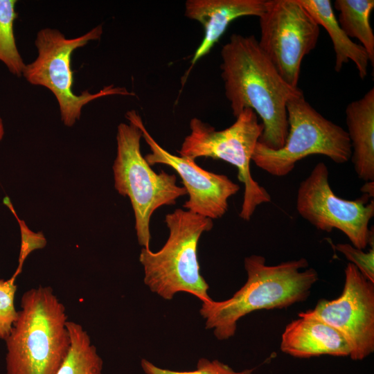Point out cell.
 Wrapping results in <instances>:
<instances>
[{"label":"cell","instance_id":"6da1fadb","mask_svg":"<svg viewBox=\"0 0 374 374\" xmlns=\"http://www.w3.org/2000/svg\"><path fill=\"white\" fill-rule=\"evenodd\" d=\"M224 93L235 118L251 109L262 120L258 142L280 149L288 133L287 103L303 91L287 84L260 48L254 35L232 34L220 52Z\"/></svg>","mask_w":374,"mask_h":374},{"label":"cell","instance_id":"7a4b0ae2","mask_svg":"<svg viewBox=\"0 0 374 374\" xmlns=\"http://www.w3.org/2000/svg\"><path fill=\"white\" fill-rule=\"evenodd\" d=\"M301 258L276 265L266 264L265 257L253 254L244 260L247 279L230 299L202 302L199 313L206 329L213 330L218 340L234 336L238 321L257 310L282 309L305 301L319 280L314 268H307Z\"/></svg>","mask_w":374,"mask_h":374},{"label":"cell","instance_id":"3957f363","mask_svg":"<svg viewBox=\"0 0 374 374\" xmlns=\"http://www.w3.org/2000/svg\"><path fill=\"white\" fill-rule=\"evenodd\" d=\"M64 305L52 287L25 292L4 339L6 374H55L71 345Z\"/></svg>","mask_w":374,"mask_h":374},{"label":"cell","instance_id":"277c9868","mask_svg":"<svg viewBox=\"0 0 374 374\" xmlns=\"http://www.w3.org/2000/svg\"><path fill=\"white\" fill-rule=\"evenodd\" d=\"M164 221L169 235L163 247L157 252L142 248L139 255L144 283L166 300L182 292L202 302L211 301L209 286L200 274L197 247L202 234L212 229L213 220L177 208Z\"/></svg>","mask_w":374,"mask_h":374},{"label":"cell","instance_id":"5b68a950","mask_svg":"<svg viewBox=\"0 0 374 374\" xmlns=\"http://www.w3.org/2000/svg\"><path fill=\"white\" fill-rule=\"evenodd\" d=\"M141 130L134 123L118 125L113 172L115 189L130 200L138 242L148 249L153 213L161 206L175 204L187 192L184 186L177 184L175 175L164 171L156 173L151 168L141 152Z\"/></svg>","mask_w":374,"mask_h":374},{"label":"cell","instance_id":"8992f818","mask_svg":"<svg viewBox=\"0 0 374 374\" xmlns=\"http://www.w3.org/2000/svg\"><path fill=\"white\" fill-rule=\"evenodd\" d=\"M287 114L289 128L284 145L274 150L258 142L251 159L258 167L273 176L284 177L310 155H324L337 164L350 159L346 130L318 112L303 93L287 102Z\"/></svg>","mask_w":374,"mask_h":374},{"label":"cell","instance_id":"52a82bcc","mask_svg":"<svg viewBox=\"0 0 374 374\" xmlns=\"http://www.w3.org/2000/svg\"><path fill=\"white\" fill-rule=\"evenodd\" d=\"M190 129L178 150L179 155L193 160L199 157L221 159L235 166L238 178L244 186L239 216L250 220L259 205L271 201L267 190L253 179L250 169L255 147L264 129L258 115L253 109H245L230 127L222 130L193 118Z\"/></svg>","mask_w":374,"mask_h":374},{"label":"cell","instance_id":"ba28073f","mask_svg":"<svg viewBox=\"0 0 374 374\" xmlns=\"http://www.w3.org/2000/svg\"><path fill=\"white\" fill-rule=\"evenodd\" d=\"M102 34L101 24L71 39L66 38L59 30L50 28L41 29L37 33L35 44L37 57L26 64L22 75L30 84L44 87L54 94L61 120L67 127L73 126L80 118L82 107L93 100L114 95H136L125 87L112 84L93 93L87 90L79 95L73 93L71 55L90 41L99 39Z\"/></svg>","mask_w":374,"mask_h":374},{"label":"cell","instance_id":"9c48e42d","mask_svg":"<svg viewBox=\"0 0 374 374\" xmlns=\"http://www.w3.org/2000/svg\"><path fill=\"white\" fill-rule=\"evenodd\" d=\"M364 194L355 200L337 196L329 184V170L323 162L315 165L299 186L296 210L317 229L330 233L337 229L352 245L364 250L373 244V231L368 224L374 216L373 199Z\"/></svg>","mask_w":374,"mask_h":374},{"label":"cell","instance_id":"30bf717a","mask_svg":"<svg viewBox=\"0 0 374 374\" xmlns=\"http://www.w3.org/2000/svg\"><path fill=\"white\" fill-rule=\"evenodd\" d=\"M258 18L260 48L283 80L298 87L302 60L316 48L319 26L298 0H267Z\"/></svg>","mask_w":374,"mask_h":374},{"label":"cell","instance_id":"8fae6325","mask_svg":"<svg viewBox=\"0 0 374 374\" xmlns=\"http://www.w3.org/2000/svg\"><path fill=\"white\" fill-rule=\"evenodd\" d=\"M341 295L321 299L306 312L339 331L346 341L349 357L363 360L374 351V283L353 264H347Z\"/></svg>","mask_w":374,"mask_h":374},{"label":"cell","instance_id":"7c38bea8","mask_svg":"<svg viewBox=\"0 0 374 374\" xmlns=\"http://www.w3.org/2000/svg\"><path fill=\"white\" fill-rule=\"evenodd\" d=\"M125 117L140 128L142 137L150 147L151 152L144 157L148 164L168 166L181 178L189 196L184 208L211 220L220 218L226 213L229 199L240 190L237 184L224 175L203 169L193 159L166 151L150 135L136 111H128Z\"/></svg>","mask_w":374,"mask_h":374},{"label":"cell","instance_id":"4fadbf2b","mask_svg":"<svg viewBox=\"0 0 374 374\" xmlns=\"http://www.w3.org/2000/svg\"><path fill=\"white\" fill-rule=\"evenodd\" d=\"M266 5L267 0H187L185 16L199 22L204 29L203 39L191 58L187 75L211 51L231 21L244 16L258 17Z\"/></svg>","mask_w":374,"mask_h":374},{"label":"cell","instance_id":"5bb4252c","mask_svg":"<svg viewBox=\"0 0 374 374\" xmlns=\"http://www.w3.org/2000/svg\"><path fill=\"white\" fill-rule=\"evenodd\" d=\"M280 348L284 353L296 358L349 357L350 354L348 345L339 331L306 311L286 326Z\"/></svg>","mask_w":374,"mask_h":374},{"label":"cell","instance_id":"9a60e30c","mask_svg":"<svg viewBox=\"0 0 374 374\" xmlns=\"http://www.w3.org/2000/svg\"><path fill=\"white\" fill-rule=\"evenodd\" d=\"M351 161L357 177L374 181V88L346 108Z\"/></svg>","mask_w":374,"mask_h":374},{"label":"cell","instance_id":"2e32d148","mask_svg":"<svg viewBox=\"0 0 374 374\" xmlns=\"http://www.w3.org/2000/svg\"><path fill=\"white\" fill-rule=\"evenodd\" d=\"M316 23L323 26L332 41L335 53V70L339 72L343 66L352 61L360 78L368 75L370 63L364 47L353 42L340 26L330 0H298Z\"/></svg>","mask_w":374,"mask_h":374},{"label":"cell","instance_id":"e0dca14e","mask_svg":"<svg viewBox=\"0 0 374 374\" xmlns=\"http://www.w3.org/2000/svg\"><path fill=\"white\" fill-rule=\"evenodd\" d=\"M71 345L55 374H103V361L88 332L75 322L67 321Z\"/></svg>","mask_w":374,"mask_h":374},{"label":"cell","instance_id":"ac0fdd59","mask_svg":"<svg viewBox=\"0 0 374 374\" xmlns=\"http://www.w3.org/2000/svg\"><path fill=\"white\" fill-rule=\"evenodd\" d=\"M334 7L339 12L337 19L343 30L350 38L359 40L373 66L374 33L369 19L374 8V1L336 0Z\"/></svg>","mask_w":374,"mask_h":374},{"label":"cell","instance_id":"d6986e66","mask_svg":"<svg viewBox=\"0 0 374 374\" xmlns=\"http://www.w3.org/2000/svg\"><path fill=\"white\" fill-rule=\"evenodd\" d=\"M15 0H0V61L13 75L20 77L26 64L17 49L15 35L14 22L17 13Z\"/></svg>","mask_w":374,"mask_h":374},{"label":"cell","instance_id":"ffe728a7","mask_svg":"<svg viewBox=\"0 0 374 374\" xmlns=\"http://www.w3.org/2000/svg\"><path fill=\"white\" fill-rule=\"evenodd\" d=\"M141 366L145 374H251L255 368L236 371L229 365L217 360L201 358L198 360L197 368L190 371H178L157 366L150 361L142 359Z\"/></svg>","mask_w":374,"mask_h":374},{"label":"cell","instance_id":"44dd1931","mask_svg":"<svg viewBox=\"0 0 374 374\" xmlns=\"http://www.w3.org/2000/svg\"><path fill=\"white\" fill-rule=\"evenodd\" d=\"M15 279H0V339H5L17 316L15 305Z\"/></svg>","mask_w":374,"mask_h":374},{"label":"cell","instance_id":"7402d4cb","mask_svg":"<svg viewBox=\"0 0 374 374\" xmlns=\"http://www.w3.org/2000/svg\"><path fill=\"white\" fill-rule=\"evenodd\" d=\"M3 203L10 208L17 219L21 229V242L19 256V264L15 274L12 276L16 279V277L21 271L23 264L27 256L33 251L44 248L46 244V240L42 233H33L28 229L23 221L19 219L8 197L3 199Z\"/></svg>","mask_w":374,"mask_h":374},{"label":"cell","instance_id":"603a6c76","mask_svg":"<svg viewBox=\"0 0 374 374\" xmlns=\"http://www.w3.org/2000/svg\"><path fill=\"white\" fill-rule=\"evenodd\" d=\"M335 249L356 266L366 278L374 283V245L368 252L347 243L337 244Z\"/></svg>","mask_w":374,"mask_h":374},{"label":"cell","instance_id":"cb8c5ba5","mask_svg":"<svg viewBox=\"0 0 374 374\" xmlns=\"http://www.w3.org/2000/svg\"><path fill=\"white\" fill-rule=\"evenodd\" d=\"M364 194L368 195L371 198L374 197V181H366L361 188Z\"/></svg>","mask_w":374,"mask_h":374},{"label":"cell","instance_id":"d4e9b609","mask_svg":"<svg viewBox=\"0 0 374 374\" xmlns=\"http://www.w3.org/2000/svg\"><path fill=\"white\" fill-rule=\"evenodd\" d=\"M4 135V127L1 118L0 117V142L2 140Z\"/></svg>","mask_w":374,"mask_h":374}]
</instances>
